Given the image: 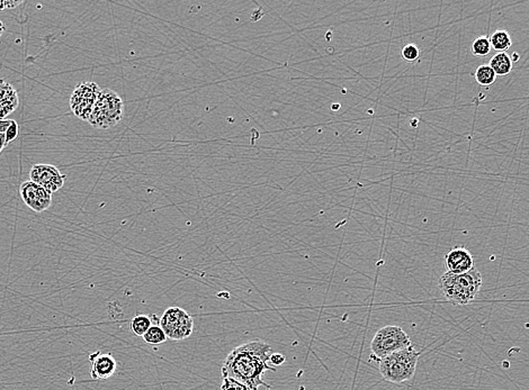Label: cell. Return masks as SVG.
<instances>
[{"mask_svg":"<svg viewBox=\"0 0 529 390\" xmlns=\"http://www.w3.org/2000/svg\"><path fill=\"white\" fill-rule=\"evenodd\" d=\"M144 342L151 346H159V344L165 343L167 340V335H166L164 330L160 327V325H152L150 329L148 330L147 333L142 336Z\"/></svg>","mask_w":529,"mask_h":390,"instance_id":"obj_18","label":"cell"},{"mask_svg":"<svg viewBox=\"0 0 529 390\" xmlns=\"http://www.w3.org/2000/svg\"><path fill=\"white\" fill-rule=\"evenodd\" d=\"M445 268L448 273L454 275H464L475 268L473 255L468 249L455 247L445 255Z\"/></svg>","mask_w":529,"mask_h":390,"instance_id":"obj_10","label":"cell"},{"mask_svg":"<svg viewBox=\"0 0 529 390\" xmlns=\"http://www.w3.org/2000/svg\"><path fill=\"white\" fill-rule=\"evenodd\" d=\"M21 3L22 1H12V0L6 1V0H1V1H0V12H3V10H6V9L15 8V7H17L18 5H21Z\"/></svg>","mask_w":529,"mask_h":390,"instance_id":"obj_22","label":"cell"},{"mask_svg":"<svg viewBox=\"0 0 529 390\" xmlns=\"http://www.w3.org/2000/svg\"><path fill=\"white\" fill-rule=\"evenodd\" d=\"M17 90L5 80H0V120H6L18 107Z\"/></svg>","mask_w":529,"mask_h":390,"instance_id":"obj_12","label":"cell"},{"mask_svg":"<svg viewBox=\"0 0 529 390\" xmlns=\"http://www.w3.org/2000/svg\"><path fill=\"white\" fill-rule=\"evenodd\" d=\"M471 50H472V54L474 56H479V58L488 56L492 50L490 38L487 35L479 36V38H475L472 43Z\"/></svg>","mask_w":529,"mask_h":390,"instance_id":"obj_17","label":"cell"},{"mask_svg":"<svg viewBox=\"0 0 529 390\" xmlns=\"http://www.w3.org/2000/svg\"><path fill=\"white\" fill-rule=\"evenodd\" d=\"M476 83L482 87H489L494 85L497 79V74L492 70L491 67L489 65H480L475 71Z\"/></svg>","mask_w":529,"mask_h":390,"instance_id":"obj_15","label":"cell"},{"mask_svg":"<svg viewBox=\"0 0 529 390\" xmlns=\"http://www.w3.org/2000/svg\"><path fill=\"white\" fill-rule=\"evenodd\" d=\"M420 352L416 351L415 346L388 355L379 361V370L386 382L402 384L413 378Z\"/></svg>","mask_w":529,"mask_h":390,"instance_id":"obj_3","label":"cell"},{"mask_svg":"<svg viewBox=\"0 0 529 390\" xmlns=\"http://www.w3.org/2000/svg\"><path fill=\"white\" fill-rule=\"evenodd\" d=\"M411 346V340L400 326L388 325L377 332L370 342V351L372 357L379 361Z\"/></svg>","mask_w":529,"mask_h":390,"instance_id":"obj_5","label":"cell"},{"mask_svg":"<svg viewBox=\"0 0 529 390\" xmlns=\"http://www.w3.org/2000/svg\"><path fill=\"white\" fill-rule=\"evenodd\" d=\"M90 362V375L94 380H104L114 375L118 369V362L111 353H102L100 351L89 355Z\"/></svg>","mask_w":529,"mask_h":390,"instance_id":"obj_11","label":"cell"},{"mask_svg":"<svg viewBox=\"0 0 529 390\" xmlns=\"http://www.w3.org/2000/svg\"><path fill=\"white\" fill-rule=\"evenodd\" d=\"M6 136L5 133H0V153L3 150V147H6Z\"/></svg>","mask_w":529,"mask_h":390,"instance_id":"obj_25","label":"cell"},{"mask_svg":"<svg viewBox=\"0 0 529 390\" xmlns=\"http://www.w3.org/2000/svg\"><path fill=\"white\" fill-rule=\"evenodd\" d=\"M491 47L498 53L506 52L512 45V40L507 31L498 30L490 36Z\"/></svg>","mask_w":529,"mask_h":390,"instance_id":"obj_14","label":"cell"},{"mask_svg":"<svg viewBox=\"0 0 529 390\" xmlns=\"http://www.w3.org/2000/svg\"><path fill=\"white\" fill-rule=\"evenodd\" d=\"M65 178L67 177L62 174L58 168L45 163L35 165L30 171L31 181L45 188L47 191H50L51 194L56 193L63 187Z\"/></svg>","mask_w":529,"mask_h":390,"instance_id":"obj_9","label":"cell"},{"mask_svg":"<svg viewBox=\"0 0 529 390\" xmlns=\"http://www.w3.org/2000/svg\"><path fill=\"white\" fill-rule=\"evenodd\" d=\"M482 282L481 273L476 268L464 275H454L446 271L439 279V287L445 300L455 306H464L477 296Z\"/></svg>","mask_w":529,"mask_h":390,"instance_id":"obj_2","label":"cell"},{"mask_svg":"<svg viewBox=\"0 0 529 390\" xmlns=\"http://www.w3.org/2000/svg\"><path fill=\"white\" fill-rule=\"evenodd\" d=\"M152 320L150 317L147 315H136L133 317L132 320L129 323V327L131 331L136 335V336H143L147 333L148 330L150 329Z\"/></svg>","mask_w":529,"mask_h":390,"instance_id":"obj_16","label":"cell"},{"mask_svg":"<svg viewBox=\"0 0 529 390\" xmlns=\"http://www.w3.org/2000/svg\"><path fill=\"white\" fill-rule=\"evenodd\" d=\"M3 32H5V25H3V22L0 21V38L3 35Z\"/></svg>","mask_w":529,"mask_h":390,"instance_id":"obj_27","label":"cell"},{"mask_svg":"<svg viewBox=\"0 0 529 390\" xmlns=\"http://www.w3.org/2000/svg\"><path fill=\"white\" fill-rule=\"evenodd\" d=\"M510 59H512V63H514V62H517L518 60L521 59V56L517 52H514L510 56Z\"/></svg>","mask_w":529,"mask_h":390,"instance_id":"obj_26","label":"cell"},{"mask_svg":"<svg viewBox=\"0 0 529 390\" xmlns=\"http://www.w3.org/2000/svg\"><path fill=\"white\" fill-rule=\"evenodd\" d=\"M19 194L24 204L35 213H43L50 209L52 204V194L35 182L25 181L19 187Z\"/></svg>","mask_w":529,"mask_h":390,"instance_id":"obj_8","label":"cell"},{"mask_svg":"<svg viewBox=\"0 0 529 390\" xmlns=\"http://www.w3.org/2000/svg\"><path fill=\"white\" fill-rule=\"evenodd\" d=\"M159 325L164 330L168 339L182 341L189 338L193 333L194 320L182 308L173 306L166 309L159 320Z\"/></svg>","mask_w":529,"mask_h":390,"instance_id":"obj_6","label":"cell"},{"mask_svg":"<svg viewBox=\"0 0 529 390\" xmlns=\"http://www.w3.org/2000/svg\"><path fill=\"white\" fill-rule=\"evenodd\" d=\"M489 65L491 67L497 76H508L514 68V63L510 59V56L506 52L497 53L496 56H492Z\"/></svg>","mask_w":529,"mask_h":390,"instance_id":"obj_13","label":"cell"},{"mask_svg":"<svg viewBox=\"0 0 529 390\" xmlns=\"http://www.w3.org/2000/svg\"><path fill=\"white\" fill-rule=\"evenodd\" d=\"M285 355H280V353H273L269 359V362L274 364V366H281V364L285 362Z\"/></svg>","mask_w":529,"mask_h":390,"instance_id":"obj_23","label":"cell"},{"mask_svg":"<svg viewBox=\"0 0 529 390\" xmlns=\"http://www.w3.org/2000/svg\"><path fill=\"white\" fill-rule=\"evenodd\" d=\"M5 136H6L7 144L10 143V142L14 141V140L18 138V136H19V127H18V124L16 123L15 120H10V125H9L6 132H5Z\"/></svg>","mask_w":529,"mask_h":390,"instance_id":"obj_21","label":"cell"},{"mask_svg":"<svg viewBox=\"0 0 529 390\" xmlns=\"http://www.w3.org/2000/svg\"><path fill=\"white\" fill-rule=\"evenodd\" d=\"M10 125V120H0V133H5Z\"/></svg>","mask_w":529,"mask_h":390,"instance_id":"obj_24","label":"cell"},{"mask_svg":"<svg viewBox=\"0 0 529 390\" xmlns=\"http://www.w3.org/2000/svg\"><path fill=\"white\" fill-rule=\"evenodd\" d=\"M123 107L121 97L114 90L102 89L88 123L95 129H111L123 118Z\"/></svg>","mask_w":529,"mask_h":390,"instance_id":"obj_4","label":"cell"},{"mask_svg":"<svg viewBox=\"0 0 529 390\" xmlns=\"http://www.w3.org/2000/svg\"><path fill=\"white\" fill-rule=\"evenodd\" d=\"M401 56L408 62H416L420 56V50L415 43H409L401 50Z\"/></svg>","mask_w":529,"mask_h":390,"instance_id":"obj_19","label":"cell"},{"mask_svg":"<svg viewBox=\"0 0 529 390\" xmlns=\"http://www.w3.org/2000/svg\"><path fill=\"white\" fill-rule=\"evenodd\" d=\"M102 89L94 81L80 83L74 88L70 97V108L76 117L88 122L95 104Z\"/></svg>","mask_w":529,"mask_h":390,"instance_id":"obj_7","label":"cell"},{"mask_svg":"<svg viewBox=\"0 0 529 390\" xmlns=\"http://www.w3.org/2000/svg\"><path fill=\"white\" fill-rule=\"evenodd\" d=\"M221 390H253L244 382H238L233 378H223L221 384Z\"/></svg>","mask_w":529,"mask_h":390,"instance_id":"obj_20","label":"cell"},{"mask_svg":"<svg viewBox=\"0 0 529 390\" xmlns=\"http://www.w3.org/2000/svg\"><path fill=\"white\" fill-rule=\"evenodd\" d=\"M271 355V346L264 341H249L237 346L228 355L221 373L223 378L235 379L253 390H258L262 386L269 389L271 386L262 380V375L269 370H276L268 364Z\"/></svg>","mask_w":529,"mask_h":390,"instance_id":"obj_1","label":"cell"}]
</instances>
